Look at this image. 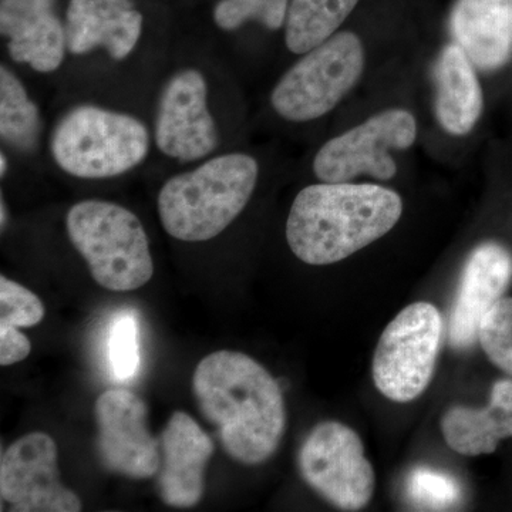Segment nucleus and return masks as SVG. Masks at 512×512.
Returning a JSON list of instances; mask_svg holds the SVG:
<instances>
[{
	"label": "nucleus",
	"mask_w": 512,
	"mask_h": 512,
	"mask_svg": "<svg viewBox=\"0 0 512 512\" xmlns=\"http://www.w3.org/2000/svg\"><path fill=\"white\" fill-rule=\"evenodd\" d=\"M451 450L463 456L493 454L501 440L512 437V380H498L484 409L453 406L441 419Z\"/></svg>",
	"instance_id": "19"
},
{
	"label": "nucleus",
	"mask_w": 512,
	"mask_h": 512,
	"mask_svg": "<svg viewBox=\"0 0 512 512\" xmlns=\"http://www.w3.org/2000/svg\"><path fill=\"white\" fill-rule=\"evenodd\" d=\"M143 32V15L130 0H70L67 49L86 55L103 47L111 59H126Z\"/></svg>",
	"instance_id": "15"
},
{
	"label": "nucleus",
	"mask_w": 512,
	"mask_h": 512,
	"mask_svg": "<svg viewBox=\"0 0 512 512\" xmlns=\"http://www.w3.org/2000/svg\"><path fill=\"white\" fill-rule=\"evenodd\" d=\"M8 170V160H6L5 154L0 156V174L5 175Z\"/></svg>",
	"instance_id": "28"
},
{
	"label": "nucleus",
	"mask_w": 512,
	"mask_h": 512,
	"mask_svg": "<svg viewBox=\"0 0 512 512\" xmlns=\"http://www.w3.org/2000/svg\"><path fill=\"white\" fill-rule=\"evenodd\" d=\"M6 207H5V201L2 200V228H5V224H6Z\"/></svg>",
	"instance_id": "29"
},
{
	"label": "nucleus",
	"mask_w": 512,
	"mask_h": 512,
	"mask_svg": "<svg viewBox=\"0 0 512 512\" xmlns=\"http://www.w3.org/2000/svg\"><path fill=\"white\" fill-rule=\"evenodd\" d=\"M477 67L457 43L440 52L434 67L436 117L451 136L463 137L474 130L484 110V94Z\"/></svg>",
	"instance_id": "18"
},
{
	"label": "nucleus",
	"mask_w": 512,
	"mask_h": 512,
	"mask_svg": "<svg viewBox=\"0 0 512 512\" xmlns=\"http://www.w3.org/2000/svg\"><path fill=\"white\" fill-rule=\"evenodd\" d=\"M419 134L416 117L406 109H386L330 138L313 158L320 183H350L367 175L377 181L396 177L393 151L409 150Z\"/></svg>",
	"instance_id": "8"
},
{
	"label": "nucleus",
	"mask_w": 512,
	"mask_h": 512,
	"mask_svg": "<svg viewBox=\"0 0 512 512\" xmlns=\"http://www.w3.org/2000/svg\"><path fill=\"white\" fill-rule=\"evenodd\" d=\"M66 228L101 288L137 291L153 278L150 241L134 212L110 201H80L67 212Z\"/></svg>",
	"instance_id": "4"
},
{
	"label": "nucleus",
	"mask_w": 512,
	"mask_h": 512,
	"mask_svg": "<svg viewBox=\"0 0 512 512\" xmlns=\"http://www.w3.org/2000/svg\"><path fill=\"white\" fill-rule=\"evenodd\" d=\"M360 0H291L285 43L293 55H305L338 33Z\"/></svg>",
	"instance_id": "20"
},
{
	"label": "nucleus",
	"mask_w": 512,
	"mask_h": 512,
	"mask_svg": "<svg viewBox=\"0 0 512 512\" xmlns=\"http://www.w3.org/2000/svg\"><path fill=\"white\" fill-rule=\"evenodd\" d=\"M443 318L429 302L404 308L380 336L372 375L377 390L396 403H409L426 392L439 357Z\"/></svg>",
	"instance_id": "7"
},
{
	"label": "nucleus",
	"mask_w": 512,
	"mask_h": 512,
	"mask_svg": "<svg viewBox=\"0 0 512 512\" xmlns=\"http://www.w3.org/2000/svg\"><path fill=\"white\" fill-rule=\"evenodd\" d=\"M289 0H221L214 10L218 28L235 30L248 20L262 23L266 29L285 26Z\"/></svg>",
	"instance_id": "23"
},
{
	"label": "nucleus",
	"mask_w": 512,
	"mask_h": 512,
	"mask_svg": "<svg viewBox=\"0 0 512 512\" xmlns=\"http://www.w3.org/2000/svg\"><path fill=\"white\" fill-rule=\"evenodd\" d=\"M365 46L353 32H338L302 55L276 83L272 109L291 123H309L326 116L362 79Z\"/></svg>",
	"instance_id": "6"
},
{
	"label": "nucleus",
	"mask_w": 512,
	"mask_h": 512,
	"mask_svg": "<svg viewBox=\"0 0 512 512\" xmlns=\"http://www.w3.org/2000/svg\"><path fill=\"white\" fill-rule=\"evenodd\" d=\"M97 423L96 451L110 473L147 480L161 466L160 439L147 426V407L128 390H107L94 404Z\"/></svg>",
	"instance_id": "11"
},
{
	"label": "nucleus",
	"mask_w": 512,
	"mask_h": 512,
	"mask_svg": "<svg viewBox=\"0 0 512 512\" xmlns=\"http://www.w3.org/2000/svg\"><path fill=\"white\" fill-rule=\"evenodd\" d=\"M160 446L157 491L161 500L168 507H195L204 495L214 441L190 414L175 412L161 433Z\"/></svg>",
	"instance_id": "14"
},
{
	"label": "nucleus",
	"mask_w": 512,
	"mask_h": 512,
	"mask_svg": "<svg viewBox=\"0 0 512 512\" xmlns=\"http://www.w3.org/2000/svg\"><path fill=\"white\" fill-rule=\"evenodd\" d=\"M406 497L419 510H451L461 503L460 484L453 476L431 467H416L406 480Z\"/></svg>",
	"instance_id": "22"
},
{
	"label": "nucleus",
	"mask_w": 512,
	"mask_h": 512,
	"mask_svg": "<svg viewBox=\"0 0 512 512\" xmlns=\"http://www.w3.org/2000/svg\"><path fill=\"white\" fill-rule=\"evenodd\" d=\"M158 150L180 161H197L218 146V130L208 110V86L198 70H181L165 84L156 116Z\"/></svg>",
	"instance_id": "12"
},
{
	"label": "nucleus",
	"mask_w": 512,
	"mask_h": 512,
	"mask_svg": "<svg viewBox=\"0 0 512 512\" xmlns=\"http://www.w3.org/2000/svg\"><path fill=\"white\" fill-rule=\"evenodd\" d=\"M450 30L477 69H500L512 52V0H457Z\"/></svg>",
	"instance_id": "17"
},
{
	"label": "nucleus",
	"mask_w": 512,
	"mask_h": 512,
	"mask_svg": "<svg viewBox=\"0 0 512 512\" xmlns=\"http://www.w3.org/2000/svg\"><path fill=\"white\" fill-rule=\"evenodd\" d=\"M56 441L42 431L26 434L2 453L0 497L6 510L79 512V495L60 481Z\"/></svg>",
	"instance_id": "10"
},
{
	"label": "nucleus",
	"mask_w": 512,
	"mask_h": 512,
	"mask_svg": "<svg viewBox=\"0 0 512 512\" xmlns=\"http://www.w3.org/2000/svg\"><path fill=\"white\" fill-rule=\"evenodd\" d=\"M107 348L114 377L119 380L134 377L140 367V345L137 320L131 312H123L111 322Z\"/></svg>",
	"instance_id": "25"
},
{
	"label": "nucleus",
	"mask_w": 512,
	"mask_h": 512,
	"mask_svg": "<svg viewBox=\"0 0 512 512\" xmlns=\"http://www.w3.org/2000/svg\"><path fill=\"white\" fill-rule=\"evenodd\" d=\"M0 32L9 37L15 62L39 73L55 72L66 53V29L53 12V0H2Z\"/></svg>",
	"instance_id": "16"
},
{
	"label": "nucleus",
	"mask_w": 512,
	"mask_h": 512,
	"mask_svg": "<svg viewBox=\"0 0 512 512\" xmlns=\"http://www.w3.org/2000/svg\"><path fill=\"white\" fill-rule=\"evenodd\" d=\"M478 340L488 359L512 376V298H501L485 313Z\"/></svg>",
	"instance_id": "24"
},
{
	"label": "nucleus",
	"mask_w": 512,
	"mask_h": 512,
	"mask_svg": "<svg viewBox=\"0 0 512 512\" xmlns=\"http://www.w3.org/2000/svg\"><path fill=\"white\" fill-rule=\"evenodd\" d=\"M402 215V197L382 185L313 184L293 200L286 241L305 264L332 265L389 234Z\"/></svg>",
	"instance_id": "2"
},
{
	"label": "nucleus",
	"mask_w": 512,
	"mask_h": 512,
	"mask_svg": "<svg viewBox=\"0 0 512 512\" xmlns=\"http://www.w3.org/2000/svg\"><path fill=\"white\" fill-rule=\"evenodd\" d=\"M32 352V343L18 328L0 326V365L22 362Z\"/></svg>",
	"instance_id": "27"
},
{
	"label": "nucleus",
	"mask_w": 512,
	"mask_h": 512,
	"mask_svg": "<svg viewBox=\"0 0 512 512\" xmlns=\"http://www.w3.org/2000/svg\"><path fill=\"white\" fill-rule=\"evenodd\" d=\"M301 477L342 511H360L375 493V471L359 434L339 421H323L306 436L298 454Z\"/></svg>",
	"instance_id": "9"
},
{
	"label": "nucleus",
	"mask_w": 512,
	"mask_h": 512,
	"mask_svg": "<svg viewBox=\"0 0 512 512\" xmlns=\"http://www.w3.org/2000/svg\"><path fill=\"white\" fill-rule=\"evenodd\" d=\"M511 281L512 256L503 245L485 242L468 255L448 322V343L454 349H470L476 343L481 320Z\"/></svg>",
	"instance_id": "13"
},
{
	"label": "nucleus",
	"mask_w": 512,
	"mask_h": 512,
	"mask_svg": "<svg viewBox=\"0 0 512 512\" xmlns=\"http://www.w3.org/2000/svg\"><path fill=\"white\" fill-rule=\"evenodd\" d=\"M45 305L25 286L0 276V326L33 328L45 318Z\"/></svg>",
	"instance_id": "26"
},
{
	"label": "nucleus",
	"mask_w": 512,
	"mask_h": 512,
	"mask_svg": "<svg viewBox=\"0 0 512 512\" xmlns=\"http://www.w3.org/2000/svg\"><path fill=\"white\" fill-rule=\"evenodd\" d=\"M258 178V161L244 153L214 157L174 175L157 198L165 232L184 242L218 237L245 210Z\"/></svg>",
	"instance_id": "3"
},
{
	"label": "nucleus",
	"mask_w": 512,
	"mask_h": 512,
	"mask_svg": "<svg viewBox=\"0 0 512 512\" xmlns=\"http://www.w3.org/2000/svg\"><path fill=\"white\" fill-rule=\"evenodd\" d=\"M198 410L215 427L232 460L258 466L274 456L286 429L281 386L251 356L218 350L192 376Z\"/></svg>",
	"instance_id": "1"
},
{
	"label": "nucleus",
	"mask_w": 512,
	"mask_h": 512,
	"mask_svg": "<svg viewBox=\"0 0 512 512\" xmlns=\"http://www.w3.org/2000/svg\"><path fill=\"white\" fill-rule=\"evenodd\" d=\"M42 121L25 86L9 69H0V136L8 146L32 153L39 144Z\"/></svg>",
	"instance_id": "21"
},
{
	"label": "nucleus",
	"mask_w": 512,
	"mask_h": 512,
	"mask_svg": "<svg viewBox=\"0 0 512 512\" xmlns=\"http://www.w3.org/2000/svg\"><path fill=\"white\" fill-rule=\"evenodd\" d=\"M150 150L147 127L130 114L96 106L74 107L57 123L50 153L64 173L103 180L133 170Z\"/></svg>",
	"instance_id": "5"
}]
</instances>
